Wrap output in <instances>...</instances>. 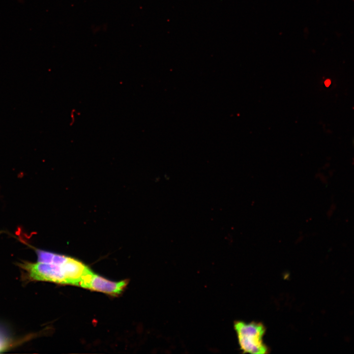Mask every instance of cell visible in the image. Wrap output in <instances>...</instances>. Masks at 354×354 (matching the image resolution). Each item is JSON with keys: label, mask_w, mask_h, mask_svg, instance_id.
<instances>
[{"label": "cell", "mask_w": 354, "mask_h": 354, "mask_svg": "<svg viewBox=\"0 0 354 354\" xmlns=\"http://www.w3.org/2000/svg\"><path fill=\"white\" fill-rule=\"evenodd\" d=\"M64 263L57 265L39 262L27 263L23 264L22 267L32 280L69 284Z\"/></svg>", "instance_id": "7a4b0ae2"}, {"label": "cell", "mask_w": 354, "mask_h": 354, "mask_svg": "<svg viewBox=\"0 0 354 354\" xmlns=\"http://www.w3.org/2000/svg\"><path fill=\"white\" fill-rule=\"evenodd\" d=\"M240 350L244 353L264 354L268 353L263 337L266 327L261 323L236 321L234 324Z\"/></svg>", "instance_id": "6da1fadb"}, {"label": "cell", "mask_w": 354, "mask_h": 354, "mask_svg": "<svg viewBox=\"0 0 354 354\" xmlns=\"http://www.w3.org/2000/svg\"><path fill=\"white\" fill-rule=\"evenodd\" d=\"M128 283V280L118 282L108 280L90 270L84 277L80 286L112 295L120 294Z\"/></svg>", "instance_id": "3957f363"}, {"label": "cell", "mask_w": 354, "mask_h": 354, "mask_svg": "<svg viewBox=\"0 0 354 354\" xmlns=\"http://www.w3.org/2000/svg\"><path fill=\"white\" fill-rule=\"evenodd\" d=\"M9 345L7 338L0 332V353L6 350Z\"/></svg>", "instance_id": "5b68a950"}, {"label": "cell", "mask_w": 354, "mask_h": 354, "mask_svg": "<svg viewBox=\"0 0 354 354\" xmlns=\"http://www.w3.org/2000/svg\"><path fill=\"white\" fill-rule=\"evenodd\" d=\"M330 84H331V81L329 79L325 80L324 82L325 86L327 87H329V85H330Z\"/></svg>", "instance_id": "8992f818"}, {"label": "cell", "mask_w": 354, "mask_h": 354, "mask_svg": "<svg viewBox=\"0 0 354 354\" xmlns=\"http://www.w3.org/2000/svg\"><path fill=\"white\" fill-rule=\"evenodd\" d=\"M38 262L60 265L65 262L69 258L62 255L54 253L48 251L36 249Z\"/></svg>", "instance_id": "277c9868"}]
</instances>
